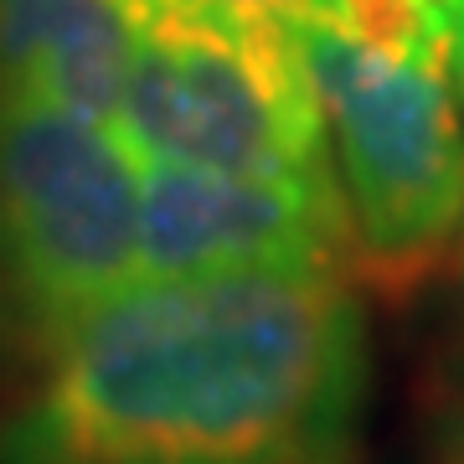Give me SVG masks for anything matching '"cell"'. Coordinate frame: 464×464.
I'll return each mask as SVG.
<instances>
[{
  "mask_svg": "<svg viewBox=\"0 0 464 464\" xmlns=\"http://www.w3.org/2000/svg\"><path fill=\"white\" fill-rule=\"evenodd\" d=\"M362 413L346 274L140 279L42 341L0 464H356Z\"/></svg>",
  "mask_w": 464,
  "mask_h": 464,
  "instance_id": "6da1fadb",
  "label": "cell"
},
{
  "mask_svg": "<svg viewBox=\"0 0 464 464\" xmlns=\"http://www.w3.org/2000/svg\"><path fill=\"white\" fill-rule=\"evenodd\" d=\"M315 83L351 222L346 279L408 299L464 237V114L454 52L377 47L320 16H284Z\"/></svg>",
  "mask_w": 464,
  "mask_h": 464,
  "instance_id": "7a4b0ae2",
  "label": "cell"
},
{
  "mask_svg": "<svg viewBox=\"0 0 464 464\" xmlns=\"http://www.w3.org/2000/svg\"><path fill=\"white\" fill-rule=\"evenodd\" d=\"M130 72L114 130L134 160L335 176L315 83L279 16L207 0H119Z\"/></svg>",
  "mask_w": 464,
  "mask_h": 464,
  "instance_id": "3957f363",
  "label": "cell"
},
{
  "mask_svg": "<svg viewBox=\"0 0 464 464\" xmlns=\"http://www.w3.org/2000/svg\"><path fill=\"white\" fill-rule=\"evenodd\" d=\"M0 284L36 341L140 284V160L114 124L0 93Z\"/></svg>",
  "mask_w": 464,
  "mask_h": 464,
  "instance_id": "277c9868",
  "label": "cell"
},
{
  "mask_svg": "<svg viewBox=\"0 0 464 464\" xmlns=\"http://www.w3.org/2000/svg\"><path fill=\"white\" fill-rule=\"evenodd\" d=\"M351 264L335 176H243L140 160V279L310 274Z\"/></svg>",
  "mask_w": 464,
  "mask_h": 464,
  "instance_id": "5b68a950",
  "label": "cell"
},
{
  "mask_svg": "<svg viewBox=\"0 0 464 464\" xmlns=\"http://www.w3.org/2000/svg\"><path fill=\"white\" fill-rule=\"evenodd\" d=\"M130 72L119 0H0V93H26L114 124Z\"/></svg>",
  "mask_w": 464,
  "mask_h": 464,
  "instance_id": "8992f818",
  "label": "cell"
},
{
  "mask_svg": "<svg viewBox=\"0 0 464 464\" xmlns=\"http://www.w3.org/2000/svg\"><path fill=\"white\" fill-rule=\"evenodd\" d=\"M439 464H464V392L449 402L444 423H439Z\"/></svg>",
  "mask_w": 464,
  "mask_h": 464,
  "instance_id": "52a82bcc",
  "label": "cell"
},
{
  "mask_svg": "<svg viewBox=\"0 0 464 464\" xmlns=\"http://www.w3.org/2000/svg\"><path fill=\"white\" fill-rule=\"evenodd\" d=\"M454 72H459V93H464V26H459V52H454Z\"/></svg>",
  "mask_w": 464,
  "mask_h": 464,
  "instance_id": "ba28073f",
  "label": "cell"
},
{
  "mask_svg": "<svg viewBox=\"0 0 464 464\" xmlns=\"http://www.w3.org/2000/svg\"><path fill=\"white\" fill-rule=\"evenodd\" d=\"M459 258H464V237H459Z\"/></svg>",
  "mask_w": 464,
  "mask_h": 464,
  "instance_id": "9c48e42d",
  "label": "cell"
}]
</instances>
